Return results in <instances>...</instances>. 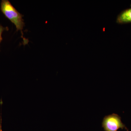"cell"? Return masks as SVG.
<instances>
[{
  "label": "cell",
  "mask_w": 131,
  "mask_h": 131,
  "mask_svg": "<svg viewBox=\"0 0 131 131\" xmlns=\"http://www.w3.org/2000/svg\"><path fill=\"white\" fill-rule=\"evenodd\" d=\"M102 125L105 131H118L120 129H127L121 121V117L115 113L105 116Z\"/></svg>",
  "instance_id": "obj_2"
},
{
  "label": "cell",
  "mask_w": 131,
  "mask_h": 131,
  "mask_svg": "<svg viewBox=\"0 0 131 131\" xmlns=\"http://www.w3.org/2000/svg\"><path fill=\"white\" fill-rule=\"evenodd\" d=\"M0 131H2V118L1 119V124H0Z\"/></svg>",
  "instance_id": "obj_5"
},
{
  "label": "cell",
  "mask_w": 131,
  "mask_h": 131,
  "mask_svg": "<svg viewBox=\"0 0 131 131\" xmlns=\"http://www.w3.org/2000/svg\"><path fill=\"white\" fill-rule=\"evenodd\" d=\"M1 9L5 16L15 25L16 31H20L24 45L27 44L29 41L24 37L23 30L25 26V23L23 18L24 15L16 10L8 0L2 1Z\"/></svg>",
  "instance_id": "obj_1"
},
{
  "label": "cell",
  "mask_w": 131,
  "mask_h": 131,
  "mask_svg": "<svg viewBox=\"0 0 131 131\" xmlns=\"http://www.w3.org/2000/svg\"><path fill=\"white\" fill-rule=\"evenodd\" d=\"M116 22L120 24L131 23V7L122 11L117 16Z\"/></svg>",
  "instance_id": "obj_3"
},
{
  "label": "cell",
  "mask_w": 131,
  "mask_h": 131,
  "mask_svg": "<svg viewBox=\"0 0 131 131\" xmlns=\"http://www.w3.org/2000/svg\"><path fill=\"white\" fill-rule=\"evenodd\" d=\"M126 130H127V131H129V130H128V129H126Z\"/></svg>",
  "instance_id": "obj_6"
},
{
  "label": "cell",
  "mask_w": 131,
  "mask_h": 131,
  "mask_svg": "<svg viewBox=\"0 0 131 131\" xmlns=\"http://www.w3.org/2000/svg\"><path fill=\"white\" fill-rule=\"evenodd\" d=\"M9 28L7 27H4L1 25H0V44L3 40L2 34L3 31H8Z\"/></svg>",
  "instance_id": "obj_4"
}]
</instances>
